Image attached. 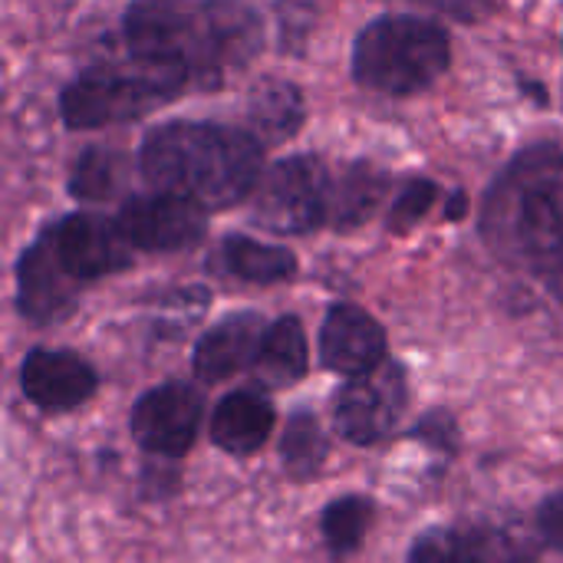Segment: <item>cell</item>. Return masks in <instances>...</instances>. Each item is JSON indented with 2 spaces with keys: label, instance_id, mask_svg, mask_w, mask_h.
Instances as JSON below:
<instances>
[{
  "label": "cell",
  "instance_id": "9c48e42d",
  "mask_svg": "<svg viewBox=\"0 0 563 563\" xmlns=\"http://www.w3.org/2000/svg\"><path fill=\"white\" fill-rule=\"evenodd\" d=\"M208 208H201L191 198L155 191L129 198L119 208V224L125 238L142 251H181L205 238L208 228Z\"/></svg>",
  "mask_w": 563,
  "mask_h": 563
},
{
  "label": "cell",
  "instance_id": "cb8c5ba5",
  "mask_svg": "<svg viewBox=\"0 0 563 563\" xmlns=\"http://www.w3.org/2000/svg\"><path fill=\"white\" fill-rule=\"evenodd\" d=\"M435 201V181L429 178H416L402 188V195L396 198L393 205V214H389V228L393 231H409L412 224H419L426 218V211L432 208Z\"/></svg>",
  "mask_w": 563,
  "mask_h": 563
},
{
  "label": "cell",
  "instance_id": "5b68a950",
  "mask_svg": "<svg viewBox=\"0 0 563 563\" xmlns=\"http://www.w3.org/2000/svg\"><path fill=\"white\" fill-rule=\"evenodd\" d=\"M452 63L449 33L422 16L393 13L373 20L353 46V73L363 86L409 96L432 86Z\"/></svg>",
  "mask_w": 563,
  "mask_h": 563
},
{
  "label": "cell",
  "instance_id": "52a82bcc",
  "mask_svg": "<svg viewBox=\"0 0 563 563\" xmlns=\"http://www.w3.org/2000/svg\"><path fill=\"white\" fill-rule=\"evenodd\" d=\"M406 409V376L396 363L353 376L336 402V429L353 445H373L386 439Z\"/></svg>",
  "mask_w": 563,
  "mask_h": 563
},
{
  "label": "cell",
  "instance_id": "277c9868",
  "mask_svg": "<svg viewBox=\"0 0 563 563\" xmlns=\"http://www.w3.org/2000/svg\"><path fill=\"white\" fill-rule=\"evenodd\" d=\"M188 69L162 59L132 53L119 63H99L79 73L63 89V119L73 129H99L145 115L165 99H175L188 86Z\"/></svg>",
  "mask_w": 563,
  "mask_h": 563
},
{
  "label": "cell",
  "instance_id": "7402d4cb",
  "mask_svg": "<svg viewBox=\"0 0 563 563\" xmlns=\"http://www.w3.org/2000/svg\"><path fill=\"white\" fill-rule=\"evenodd\" d=\"M280 455H284L287 475L297 478V482H307V478H313L320 472V465L327 459V439L320 432V422L310 412H297L287 422Z\"/></svg>",
  "mask_w": 563,
  "mask_h": 563
},
{
  "label": "cell",
  "instance_id": "ba28073f",
  "mask_svg": "<svg viewBox=\"0 0 563 563\" xmlns=\"http://www.w3.org/2000/svg\"><path fill=\"white\" fill-rule=\"evenodd\" d=\"M205 416V399L188 383H165L145 393L132 409V435L135 442L162 459H181L198 435Z\"/></svg>",
  "mask_w": 563,
  "mask_h": 563
},
{
  "label": "cell",
  "instance_id": "8fae6325",
  "mask_svg": "<svg viewBox=\"0 0 563 563\" xmlns=\"http://www.w3.org/2000/svg\"><path fill=\"white\" fill-rule=\"evenodd\" d=\"M20 386L33 406L46 412H66V409L82 406L96 393L99 379H96V369L76 353L33 350L23 360Z\"/></svg>",
  "mask_w": 563,
  "mask_h": 563
},
{
  "label": "cell",
  "instance_id": "7a4b0ae2",
  "mask_svg": "<svg viewBox=\"0 0 563 563\" xmlns=\"http://www.w3.org/2000/svg\"><path fill=\"white\" fill-rule=\"evenodd\" d=\"M139 165L158 191L201 208H228L251 198L264 175V152L251 132L218 122H168L145 135Z\"/></svg>",
  "mask_w": 563,
  "mask_h": 563
},
{
  "label": "cell",
  "instance_id": "30bf717a",
  "mask_svg": "<svg viewBox=\"0 0 563 563\" xmlns=\"http://www.w3.org/2000/svg\"><path fill=\"white\" fill-rule=\"evenodd\" d=\"M56 251L76 280H96L132 264V241L119 221L99 214H69L53 231Z\"/></svg>",
  "mask_w": 563,
  "mask_h": 563
},
{
  "label": "cell",
  "instance_id": "e0dca14e",
  "mask_svg": "<svg viewBox=\"0 0 563 563\" xmlns=\"http://www.w3.org/2000/svg\"><path fill=\"white\" fill-rule=\"evenodd\" d=\"M247 122H251V135L257 142H264V145L287 142L303 122L300 89L287 79L257 82L247 99Z\"/></svg>",
  "mask_w": 563,
  "mask_h": 563
},
{
  "label": "cell",
  "instance_id": "7c38bea8",
  "mask_svg": "<svg viewBox=\"0 0 563 563\" xmlns=\"http://www.w3.org/2000/svg\"><path fill=\"white\" fill-rule=\"evenodd\" d=\"M323 366L343 376H363L386 363V333L383 327L353 303H336L320 330Z\"/></svg>",
  "mask_w": 563,
  "mask_h": 563
},
{
  "label": "cell",
  "instance_id": "8992f818",
  "mask_svg": "<svg viewBox=\"0 0 563 563\" xmlns=\"http://www.w3.org/2000/svg\"><path fill=\"white\" fill-rule=\"evenodd\" d=\"M333 185L313 155L271 165L251 191V221L274 234H307L330 218Z\"/></svg>",
  "mask_w": 563,
  "mask_h": 563
},
{
  "label": "cell",
  "instance_id": "484cf974",
  "mask_svg": "<svg viewBox=\"0 0 563 563\" xmlns=\"http://www.w3.org/2000/svg\"><path fill=\"white\" fill-rule=\"evenodd\" d=\"M452 218H462L465 214V195H455V201H452V211H449Z\"/></svg>",
  "mask_w": 563,
  "mask_h": 563
},
{
  "label": "cell",
  "instance_id": "ac0fdd59",
  "mask_svg": "<svg viewBox=\"0 0 563 563\" xmlns=\"http://www.w3.org/2000/svg\"><path fill=\"white\" fill-rule=\"evenodd\" d=\"M307 333L297 317H280L267 327L254 373L264 386H290L307 373Z\"/></svg>",
  "mask_w": 563,
  "mask_h": 563
},
{
  "label": "cell",
  "instance_id": "44dd1931",
  "mask_svg": "<svg viewBox=\"0 0 563 563\" xmlns=\"http://www.w3.org/2000/svg\"><path fill=\"white\" fill-rule=\"evenodd\" d=\"M125 172H129V162H125L122 152L102 148V145L86 148L76 158V168H73V178H69V195L76 201H106L122 188Z\"/></svg>",
  "mask_w": 563,
  "mask_h": 563
},
{
  "label": "cell",
  "instance_id": "d6986e66",
  "mask_svg": "<svg viewBox=\"0 0 563 563\" xmlns=\"http://www.w3.org/2000/svg\"><path fill=\"white\" fill-rule=\"evenodd\" d=\"M386 188H389V178L376 165H366V162L350 165L343 172L340 185L333 188V198H330V221H333V228H356V224H363L379 208Z\"/></svg>",
  "mask_w": 563,
  "mask_h": 563
},
{
  "label": "cell",
  "instance_id": "603a6c76",
  "mask_svg": "<svg viewBox=\"0 0 563 563\" xmlns=\"http://www.w3.org/2000/svg\"><path fill=\"white\" fill-rule=\"evenodd\" d=\"M369 518H373V505L366 498H340L333 501L327 511H323V541L327 548L336 554V558H346L353 554L363 538H366V528H369Z\"/></svg>",
  "mask_w": 563,
  "mask_h": 563
},
{
  "label": "cell",
  "instance_id": "4fadbf2b",
  "mask_svg": "<svg viewBox=\"0 0 563 563\" xmlns=\"http://www.w3.org/2000/svg\"><path fill=\"white\" fill-rule=\"evenodd\" d=\"M16 303L23 317L36 323L59 320L73 310L76 303V277L66 271L53 234L36 241L23 257H20V294Z\"/></svg>",
  "mask_w": 563,
  "mask_h": 563
},
{
  "label": "cell",
  "instance_id": "6da1fadb",
  "mask_svg": "<svg viewBox=\"0 0 563 563\" xmlns=\"http://www.w3.org/2000/svg\"><path fill=\"white\" fill-rule=\"evenodd\" d=\"M132 53L162 56L191 79L221 82L244 69L264 43L257 13L241 0H139L125 13Z\"/></svg>",
  "mask_w": 563,
  "mask_h": 563
},
{
  "label": "cell",
  "instance_id": "3957f363",
  "mask_svg": "<svg viewBox=\"0 0 563 563\" xmlns=\"http://www.w3.org/2000/svg\"><path fill=\"white\" fill-rule=\"evenodd\" d=\"M485 234L563 300V152H521L485 201Z\"/></svg>",
  "mask_w": 563,
  "mask_h": 563
},
{
  "label": "cell",
  "instance_id": "d4e9b609",
  "mask_svg": "<svg viewBox=\"0 0 563 563\" xmlns=\"http://www.w3.org/2000/svg\"><path fill=\"white\" fill-rule=\"evenodd\" d=\"M538 528H541V538L563 554V492L548 498L538 511Z\"/></svg>",
  "mask_w": 563,
  "mask_h": 563
},
{
  "label": "cell",
  "instance_id": "2e32d148",
  "mask_svg": "<svg viewBox=\"0 0 563 563\" xmlns=\"http://www.w3.org/2000/svg\"><path fill=\"white\" fill-rule=\"evenodd\" d=\"M274 432V406L254 389L231 393L218 402L211 416V442L228 455L257 452Z\"/></svg>",
  "mask_w": 563,
  "mask_h": 563
},
{
  "label": "cell",
  "instance_id": "9a60e30c",
  "mask_svg": "<svg viewBox=\"0 0 563 563\" xmlns=\"http://www.w3.org/2000/svg\"><path fill=\"white\" fill-rule=\"evenodd\" d=\"M409 563H521V551L505 531L459 528L422 534L412 544Z\"/></svg>",
  "mask_w": 563,
  "mask_h": 563
},
{
  "label": "cell",
  "instance_id": "5bb4252c",
  "mask_svg": "<svg viewBox=\"0 0 563 563\" xmlns=\"http://www.w3.org/2000/svg\"><path fill=\"white\" fill-rule=\"evenodd\" d=\"M264 320L257 313H234L211 327L195 346V376L205 383H221L257 363L264 343Z\"/></svg>",
  "mask_w": 563,
  "mask_h": 563
},
{
  "label": "cell",
  "instance_id": "ffe728a7",
  "mask_svg": "<svg viewBox=\"0 0 563 563\" xmlns=\"http://www.w3.org/2000/svg\"><path fill=\"white\" fill-rule=\"evenodd\" d=\"M224 264L234 277L251 280V284H277V280L294 277L297 271V257L287 247L264 244V241L241 238V234H231L224 241Z\"/></svg>",
  "mask_w": 563,
  "mask_h": 563
}]
</instances>
